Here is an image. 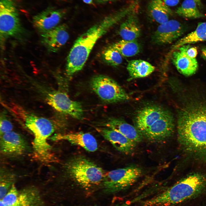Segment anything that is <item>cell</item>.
<instances>
[{"label":"cell","instance_id":"cell-1","mask_svg":"<svg viewBox=\"0 0 206 206\" xmlns=\"http://www.w3.org/2000/svg\"><path fill=\"white\" fill-rule=\"evenodd\" d=\"M177 131L179 142L185 151L206 161V103L189 105L181 111Z\"/></svg>","mask_w":206,"mask_h":206},{"label":"cell","instance_id":"cell-2","mask_svg":"<svg viewBox=\"0 0 206 206\" xmlns=\"http://www.w3.org/2000/svg\"><path fill=\"white\" fill-rule=\"evenodd\" d=\"M130 12V9L124 7L93 25L78 37L67 59L66 72L69 78L82 69L98 39Z\"/></svg>","mask_w":206,"mask_h":206},{"label":"cell","instance_id":"cell-3","mask_svg":"<svg viewBox=\"0 0 206 206\" xmlns=\"http://www.w3.org/2000/svg\"><path fill=\"white\" fill-rule=\"evenodd\" d=\"M206 188V176L191 174L173 186L147 200L142 206H167L178 204L195 196Z\"/></svg>","mask_w":206,"mask_h":206},{"label":"cell","instance_id":"cell-4","mask_svg":"<svg viewBox=\"0 0 206 206\" xmlns=\"http://www.w3.org/2000/svg\"><path fill=\"white\" fill-rule=\"evenodd\" d=\"M66 169L70 178L86 188L98 185L103 182L105 175L101 167L82 156L71 159L67 163Z\"/></svg>","mask_w":206,"mask_h":206},{"label":"cell","instance_id":"cell-5","mask_svg":"<svg viewBox=\"0 0 206 206\" xmlns=\"http://www.w3.org/2000/svg\"><path fill=\"white\" fill-rule=\"evenodd\" d=\"M143 173L141 168L135 166L111 171L105 174L103 181L104 190L113 193L126 189L133 185Z\"/></svg>","mask_w":206,"mask_h":206},{"label":"cell","instance_id":"cell-6","mask_svg":"<svg viewBox=\"0 0 206 206\" xmlns=\"http://www.w3.org/2000/svg\"><path fill=\"white\" fill-rule=\"evenodd\" d=\"M92 89L103 100L108 103L126 101L130 98L128 94L115 80L103 75L95 76L90 82Z\"/></svg>","mask_w":206,"mask_h":206},{"label":"cell","instance_id":"cell-7","mask_svg":"<svg viewBox=\"0 0 206 206\" xmlns=\"http://www.w3.org/2000/svg\"><path fill=\"white\" fill-rule=\"evenodd\" d=\"M17 10L12 0H1L0 34L1 39L17 37L23 33Z\"/></svg>","mask_w":206,"mask_h":206},{"label":"cell","instance_id":"cell-8","mask_svg":"<svg viewBox=\"0 0 206 206\" xmlns=\"http://www.w3.org/2000/svg\"><path fill=\"white\" fill-rule=\"evenodd\" d=\"M43 202L39 191L29 187L18 190L14 184L3 198L0 206H43Z\"/></svg>","mask_w":206,"mask_h":206},{"label":"cell","instance_id":"cell-9","mask_svg":"<svg viewBox=\"0 0 206 206\" xmlns=\"http://www.w3.org/2000/svg\"><path fill=\"white\" fill-rule=\"evenodd\" d=\"M45 98L48 104L57 111L78 119L83 118L84 111L81 103L71 100L65 92L58 90L50 91L46 94Z\"/></svg>","mask_w":206,"mask_h":206},{"label":"cell","instance_id":"cell-10","mask_svg":"<svg viewBox=\"0 0 206 206\" xmlns=\"http://www.w3.org/2000/svg\"><path fill=\"white\" fill-rule=\"evenodd\" d=\"M174 128V119L168 111L142 133L149 140L160 142L167 139L172 134Z\"/></svg>","mask_w":206,"mask_h":206},{"label":"cell","instance_id":"cell-11","mask_svg":"<svg viewBox=\"0 0 206 206\" xmlns=\"http://www.w3.org/2000/svg\"><path fill=\"white\" fill-rule=\"evenodd\" d=\"M185 30L184 26L179 21L169 20L158 27L152 36V41L157 45L170 44L181 36Z\"/></svg>","mask_w":206,"mask_h":206},{"label":"cell","instance_id":"cell-12","mask_svg":"<svg viewBox=\"0 0 206 206\" xmlns=\"http://www.w3.org/2000/svg\"><path fill=\"white\" fill-rule=\"evenodd\" d=\"M29 146L23 136L14 131L0 136V151L3 155L11 157L20 156L28 150Z\"/></svg>","mask_w":206,"mask_h":206},{"label":"cell","instance_id":"cell-13","mask_svg":"<svg viewBox=\"0 0 206 206\" xmlns=\"http://www.w3.org/2000/svg\"><path fill=\"white\" fill-rule=\"evenodd\" d=\"M65 11L53 8L46 9L33 17V25L41 33L47 31L58 25Z\"/></svg>","mask_w":206,"mask_h":206},{"label":"cell","instance_id":"cell-14","mask_svg":"<svg viewBox=\"0 0 206 206\" xmlns=\"http://www.w3.org/2000/svg\"><path fill=\"white\" fill-rule=\"evenodd\" d=\"M190 46L189 44L183 45L173 51L171 58L172 63L178 72L186 76L195 73L198 67L196 58H191L187 54Z\"/></svg>","mask_w":206,"mask_h":206},{"label":"cell","instance_id":"cell-15","mask_svg":"<svg viewBox=\"0 0 206 206\" xmlns=\"http://www.w3.org/2000/svg\"><path fill=\"white\" fill-rule=\"evenodd\" d=\"M168 111L160 106H146L139 110L134 118L135 126L142 133Z\"/></svg>","mask_w":206,"mask_h":206},{"label":"cell","instance_id":"cell-16","mask_svg":"<svg viewBox=\"0 0 206 206\" xmlns=\"http://www.w3.org/2000/svg\"><path fill=\"white\" fill-rule=\"evenodd\" d=\"M66 25L62 24L41 34V41L50 52H56L66 43L69 34Z\"/></svg>","mask_w":206,"mask_h":206},{"label":"cell","instance_id":"cell-17","mask_svg":"<svg viewBox=\"0 0 206 206\" xmlns=\"http://www.w3.org/2000/svg\"><path fill=\"white\" fill-rule=\"evenodd\" d=\"M95 128L105 139L121 152L128 154L131 152L136 146V143L113 129L107 127Z\"/></svg>","mask_w":206,"mask_h":206},{"label":"cell","instance_id":"cell-18","mask_svg":"<svg viewBox=\"0 0 206 206\" xmlns=\"http://www.w3.org/2000/svg\"><path fill=\"white\" fill-rule=\"evenodd\" d=\"M51 139L54 141L65 140L80 146L87 151L94 152L98 148V143L94 137L89 133L77 132L67 134H58L53 136Z\"/></svg>","mask_w":206,"mask_h":206},{"label":"cell","instance_id":"cell-19","mask_svg":"<svg viewBox=\"0 0 206 206\" xmlns=\"http://www.w3.org/2000/svg\"><path fill=\"white\" fill-rule=\"evenodd\" d=\"M102 125L117 132L137 143L141 142L143 136L135 126L118 118H110L102 124Z\"/></svg>","mask_w":206,"mask_h":206},{"label":"cell","instance_id":"cell-20","mask_svg":"<svg viewBox=\"0 0 206 206\" xmlns=\"http://www.w3.org/2000/svg\"><path fill=\"white\" fill-rule=\"evenodd\" d=\"M138 9L128 15L120 25L119 33L123 39L135 40L140 35L141 29L137 16Z\"/></svg>","mask_w":206,"mask_h":206},{"label":"cell","instance_id":"cell-21","mask_svg":"<svg viewBox=\"0 0 206 206\" xmlns=\"http://www.w3.org/2000/svg\"><path fill=\"white\" fill-rule=\"evenodd\" d=\"M148 11L149 16L160 24L168 21L172 14V10L162 0H151Z\"/></svg>","mask_w":206,"mask_h":206},{"label":"cell","instance_id":"cell-22","mask_svg":"<svg viewBox=\"0 0 206 206\" xmlns=\"http://www.w3.org/2000/svg\"><path fill=\"white\" fill-rule=\"evenodd\" d=\"M126 68L130 80L149 76L154 71L155 67L146 61L136 60L129 61Z\"/></svg>","mask_w":206,"mask_h":206},{"label":"cell","instance_id":"cell-23","mask_svg":"<svg viewBox=\"0 0 206 206\" xmlns=\"http://www.w3.org/2000/svg\"><path fill=\"white\" fill-rule=\"evenodd\" d=\"M205 40H206V22L199 23L194 31L179 39L173 45L172 49L173 51L183 45Z\"/></svg>","mask_w":206,"mask_h":206},{"label":"cell","instance_id":"cell-24","mask_svg":"<svg viewBox=\"0 0 206 206\" xmlns=\"http://www.w3.org/2000/svg\"><path fill=\"white\" fill-rule=\"evenodd\" d=\"M111 46L117 50L122 56L125 57L134 56L139 53L141 50L140 46L136 40L128 41L122 39Z\"/></svg>","mask_w":206,"mask_h":206},{"label":"cell","instance_id":"cell-25","mask_svg":"<svg viewBox=\"0 0 206 206\" xmlns=\"http://www.w3.org/2000/svg\"><path fill=\"white\" fill-rule=\"evenodd\" d=\"M194 0H184L181 5L176 10V13L183 17L195 19L205 17L201 13Z\"/></svg>","mask_w":206,"mask_h":206},{"label":"cell","instance_id":"cell-26","mask_svg":"<svg viewBox=\"0 0 206 206\" xmlns=\"http://www.w3.org/2000/svg\"><path fill=\"white\" fill-rule=\"evenodd\" d=\"M14 175L7 171L1 170L0 176V199H2L14 184Z\"/></svg>","mask_w":206,"mask_h":206},{"label":"cell","instance_id":"cell-27","mask_svg":"<svg viewBox=\"0 0 206 206\" xmlns=\"http://www.w3.org/2000/svg\"><path fill=\"white\" fill-rule=\"evenodd\" d=\"M102 56L104 60L110 66H117L122 63V55L111 46L103 51Z\"/></svg>","mask_w":206,"mask_h":206},{"label":"cell","instance_id":"cell-28","mask_svg":"<svg viewBox=\"0 0 206 206\" xmlns=\"http://www.w3.org/2000/svg\"><path fill=\"white\" fill-rule=\"evenodd\" d=\"M1 116L0 120V136L8 132L12 131L13 125L11 122L4 114Z\"/></svg>","mask_w":206,"mask_h":206},{"label":"cell","instance_id":"cell-29","mask_svg":"<svg viewBox=\"0 0 206 206\" xmlns=\"http://www.w3.org/2000/svg\"><path fill=\"white\" fill-rule=\"evenodd\" d=\"M187 53L190 57L195 58L198 54L197 48L195 47H191L190 46L187 50Z\"/></svg>","mask_w":206,"mask_h":206},{"label":"cell","instance_id":"cell-30","mask_svg":"<svg viewBox=\"0 0 206 206\" xmlns=\"http://www.w3.org/2000/svg\"><path fill=\"white\" fill-rule=\"evenodd\" d=\"M164 3L168 6H174L177 5L179 3L180 0H162Z\"/></svg>","mask_w":206,"mask_h":206},{"label":"cell","instance_id":"cell-31","mask_svg":"<svg viewBox=\"0 0 206 206\" xmlns=\"http://www.w3.org/2000/svg\"><path fill=\"white\" fill-rule=\"evenodd\" d=\"M201 53L202 57L206 60V47H204L201 49Z\"/></svg>","mask_w":206,"mask_h":206},{"label":"cell","instance_id":"cell-32","mask_svg":"<svg viewBox=\"0 0 206 206\" xmlns=\"http://www.w3.org/2000/svg\"><path fill=\"white\" fill-rule=\"evenodd\" d=\"M135 201V200L133 199L132 201H129L128 202H125L119 205H117L116 206H128L132 203H133Z\"/></svg>","mask_w":206,"mask_h":206},{"label":"cell","instance_id":"cell-33","mask_svg":"<svg viewBox=\"0 0 206 206\" xmlns=\"http://www.w3.org/2000/svg\"><path fill=\"white\" fill-rule=\"evenodd\" d=\"M98 3H104L109 1H115L116 0H95Z\"/></svg>","mask_w":206,"mask_h":206},{"label":"cell","instance_id":"cell-34","mask_svg":"<svg viewBox=\"0 0 206 206\" xmlns=\"http://www.w3.org/2000/svg\"><path fill=\"white\" fill-rule=\"evenodd\" d=\"M197 3V5L200 7H202V4L201 0H194Z\"/></svg>","mask_w":206,"mask_h":206},{"label":"cell","instance_id":"cell-35","mask_svg":"<svg viewBox=\"0 0 206 206\" xmlns=\"http://www.w3.org/2000/svg\"><path fill=\"white\" fill-rule=\"evenodd\" d=\"M83 1L87 4H91L93 3V0H82Z\"/></svg>","mask_w":206,"mask_h":206}]
</instances>
